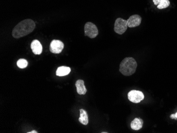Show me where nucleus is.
Returning <instances> with one entry per match:
<instances>
[{
	"label": "nucleus",
	"mask_w": 177,
	"mask_h": 133,
	"mask_svg": "<svg viewBox=\"0 0 177 133\" xmlns=\"http://www.w3.org/2000/svg\"><path fill=\"white\" fill-rule=\"evenodd\" d=\"M28 133H38V132H37V131H33L28 132Z\"/></svg>",
	"instance_id": "f3484780"
},
{
	"label": "nucleus",
	"mask_w": 177,
	"mask_h": 133,
	"mask_svg": "<svg viewBox=\"0 0 177 133\" xmlns=\"http://www.w3.org/2000/svg\"><path fill=\"white\" fill-rule=\"evenodd\" d=\"M28 63L27 60L25 59H20L16 62V65L18 68L20 69H25L27 67Z\"/></svg>",
	"instance_id": "ddd939ff"
},
{
	"label": "nucleus",
	"mask_w": 177,
	"mask_h": 133,
	"mask_svg": "<svg viewBox=\"0 0 177 133\" xmlns=\"http://www.w3.org/2000/svg\"><path fill=\"white\" fill-rule=\"evenodd\" d=\"M63 42L60 40H52L49 46V50L51 53L54 54H60L64 49Z\"/></svg>",
	"instance_id": "423d86ee"
},
{
	"label": "nucleus",
	"mask_w": 177,
	"mask_h": 133,
	"mask_svg": "<svg viewBox=\"0 0 177 133\" xmlns=\"http://www.w3.org/2000/svg\"><path fill=\"white\" fill-rule=\"evenodd\" d=\"M31 48L34 55H40L42 53L43 47L39 41L37 39L33 40L31 44Z\"/></svg>",
	"instance_id": "6e6552de"
},
{
	"label": "nucleus",
	"mask_w": 177,
	"mask_h": 133,
	"mask_svg": "<svg viewBox=\"0 0 177 133\" xmlns=\"http://www.w3.org/2000/svg\"><path fill=\"white\" fill-rule=\"evenodd\" d=\"M35 23L31 19H25L15 26L12 32V36L18 39L32 33L35 28Z\"/></svg>",
	"instance_id": "f257e3e1"
},
{
	"label": "nucleus",
	"mask_w": 177,
	"mask_h": 133,
	"mask_svg": "<svg viewBox=\"0 0 177 133\" xmlns=\"http://www.w3.org/2000/svg\"><path fill=\"white\" fill-rule=\"evenodd\" d=\"M98 28L97 26L92 22H88L84 26V34L90 38H94L98 35Z\"/></svg>",
	"instance_id": "20e7f679"
},
{
	"label": "nucleus",
	"mask_w": 177,
	"mask_h": 133,
	"mask_svg": "<svg viewBox=\"0 0 177 133\" xmlns=\"http://www.w3.org/2000/svg\"><path fill=\"white\" fill-rule=\"evenodd\" d=\"M143 125V121L141 118H135L130 124V127L132 130L138 131L141 130Z\"/></svg>",
	"instance_id": "9d476101"
},
{
	"label": "nucleus",
	"mask_w": 177,
	"mask_h": 133,
	"mask_svg": "<svg viewBox=\"0 0 177 133\" xmlns=\"http://www.w3.org/2000/svg\"><path fill=\"white\" fill-rule=\"evenodd\" d=\"M80 117L79 119V121L84 125H87L88 123V115L87 111L85 110L81 109L79 110Z\"/></svg>",
	"instance_id": "9b49d317"
},
{
	"label": "nucleus",
	"mask_w": 177,
	"mask_h": 133,
	"mask_svg": "<svg viewBox=\"0 0 177 133\" xmlns=\"http://www.w3.org/2000/svg\"><path fill=\"white\" fill-rule=\"evenodd\" d=\"M127 21L128 27L129 28L136 27L140 25L142 21V18L139 15H133L130 16Z\"/></svg>",
	"instance_id": "0eeeda50"
},
{
	"label": "nucleus",
	"mask_w": 177,
	"mask_h": 133,
	"mask_svg": "<svg viewBox=\"0 0 177 133\" xmlns=\"http://www.w3.org/2000/svg\"><path fill=\"white\" fill-rule=\"evenodd\" d=\"M70 69L67 66H60L56 71V75L58 77H64L70 73Z\"/></svg>",
	"instance_id": "f8f14e48"
},
{
	"label": "nucleus",
	"mask_w": 177,
	"mask_h": 133,
	"mask_svg": "<svg viewBox=\"0 0 177 133\" xmlns=\"http://www.w3.org/2000/svg\"><path fill=\"white\" fill-rule=\"evenodd\" d=\"M175 116L176 118H177V113L175 114Z\"/></svg>",
	"instance_id": "a211bd4d"
},
{
	"label": "nucleus",
	"mask_w": 177,
	"mask_h": 133,
	"mask_svg": "<svg viewBox=\"0 0 177 133\" xmlns=\"http://www.w3.org/2000/svg\"><path fill=\"white\" fill-rule=\"evenodd\" d=\"M137 66L138 64L135 59L133 57H126L120 63L119 71L125 76H130L135 72Z\"/></svg>",
	"instance_id": "f03ea898"
},
{
	"label": "nucleus",
	"mask_w": 177,
	"mask_h": 133,
	"mask_svg": "<svg viewBox=\"0 0 177 133\" xmlns=\"http://www.w3.org/2000/svg\"><path fill=\"white\" fill-rule=\"evenodd\" d=\"M128 99L130 102L138 104L144 100V95L141 91L133 90L128 93Z\"/></svg>",
	"instance_id": "39448f33"
},
{
	"label": "nucleus",
	"mask_w": 177,
	"mask_h": 133,
	"mask_svg": "<svg viewBox=\"0 0 177 133\" xmlns=\"http://www.w3.org/2000/svg\"><path fill=\"white\" fill-rule=\"evenodd\" d=\"M170 118L172 119H177V118H176L175 116V114H172V115L170 116Z\"/></svg>",
	"instance_id": "dca6fc26"
},
{
	"label": "nucleus",
	"mask_w": 177,
	"mask_h": 133,
	"mask_svg": "<svg viewBox=\"0 0 177 133\" xmlns=\"http://www.w3.org/2000/svg\"><path fill=\"white\" fill-rule=\"evenodd\" d=\"M128 27L127 21L118 18L116 19L114 25V31L119 35H122L126 31Z\"/></svg>",
	"instance_id": "7ed1b4c3"
},
{
	"label": "nucleus",
	"mask_w": 177,
	"mask_h": 133,
	"mask_svg": "<svg viewBox=\"0 0 177 133\" xmlns=\"http://www.w3.org/2000/svg\"><path fill=\"white\" fill-rule=\"evenodd\" d=\"M76 90L79 95H85L87 93V89L84 85V82L82 80H78L75 83Z\"/></svg>",
	"instance_id": "1a4fd4ad"
},
{
	"label": "nucleus",
	"mask_w": 177,
	"mask_h": 133,
	"mask_svg": "<svg viewBox=\"0 0 177 133\" xmlns=\"http://www.w3.org/2000/svg\"><path fill=\"white\" fill-rule=\"evenodd\" d=\"M163 0H153V2L155 5H159L160 2H162Z\"/></svg>",
	"instance_id": "2eb2a0df"
},
{
	"label": "nucleus",
	"mask_w": 177,
	"mask_h": 133,
	"mask_svg": "<svg viewBox=\"0 0 177 133\" xmlns=\"http://www.w3.org/2000/svg\"><path fill=\"white\" fill-rule=\"evenodd\" d=\"M170 1L169 0H163L160 2L159 5H157V7L159 9H163L166 8L170 6Z\"/></svg>",
	"instance_id": "4468645a"
}]
</instances>
